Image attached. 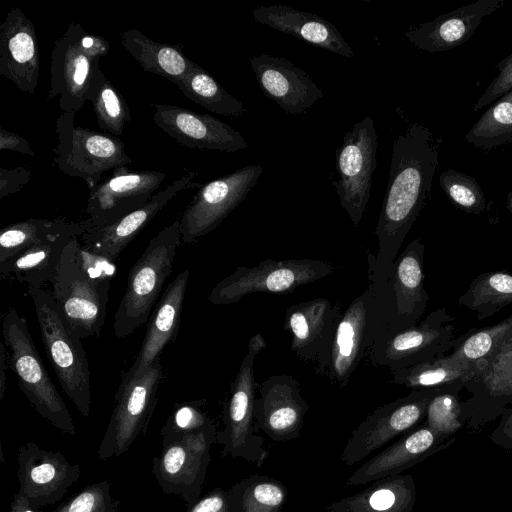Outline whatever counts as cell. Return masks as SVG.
I'll return each instance as SVG.
<instances>
[{"label":"cell","mask_w":512,"mask_h":512,"mask_svg":"<svg viewBox=\"0 0 512 512\" xmlns=\"http://www.w3.org/2000/svg\"><path fill=\"white\" fill-rule=\"evenodd\" d=\"M440 139L420 123H413L393 142L389 179L375 235L376 254L367 259L389 271L408 232L431 197L439 165Z\"/></svg>","instance_id":"obj_1"},{"label":"cell","mask_w":512,"mask_h":512,"mask_svg":"<svg viewBox=\"0 0 512 512\" xmlns=\"http://www.w3.org/2000/svg\"><path fill=\"white\" fill-rule=\"evenodd\" d=\"M425 246L413 239L392 268L381 272L368 262L366 345L371 347L417 324L424 314L429 295L424 287Z\"/></svg>","instance_id":"obj_2"},{"label":"cell","mask_w":512,"mask_h":512,"mask_svg":"<svg viewBox=\"0 0 512 512\" xmlns=\"http://www.w3.org/2000/svg\"><path fill=\"white\" fill-rule=\"evenodd\" d=\"M45 351L62 390L80 413H90V369L81 339L61 314L52 294L42 286L27 287Z\"/></svg>","instance_id":"obj_3"},{"label":"cell","mask_w":512,"mask_h":512,"mask_svg":"<svg viewBox=\"0 0 512 512\" xmlns=\"http://www.w3.org/2000/svg\"><path fill=\"white\" fill-rule=\"evenodd\" d=\"M181 241L180 217L153 237L133 265L116 310L113 332L124 338L146 323L166 279L172 272Z\"/></svg>","instance_id":"obj_4"},{"label":"cell","mask_w":512,"mask_h":512,"mask_svg":"<svg viewBox=\"0 0 512 512\" xmlns=\"http://www.w3.org/2000/svg\"><path fill=\"white\" fill-rule=\"evenodd\" d=\"M2 336L10 352L9 367L31 405L62 433L74 435L76 430L69 410L45 369L25 318L13 306L4 315Z\"/></svg>","instance_id":"obj_5"},{"label":"cell","mask_w":512,"mask_h":512,"mask_svg":"<svg viewBox=\"0 0 512 512\" xmlns=\"http://www.w3.org/2000/svg\"><path fill=\"white\" fill-rule=\"evenodd\" d=\"M80 245L78 237L68 242L50 283L61 314L82 340L101 333L112 282L96 280L85 272L79 257Z\"/></svg>","instance_id":"obj_6"},{"label":"cell","mask_w":512,"mask_h":512,"mask_svg":"<svg viewBox=\"0 0 512 512\" xmlns=\"http://www.w3.org/2000/svg\"><path fill=\"white\" fill-rule=\"evenodd\" d=\"M108 51L105 38L87 32L79 23H70L54 41L47 100L60 96L59 107L63 112H78L87 101L99 60Z\"/></svg>","instance_id":"obj_7"},{"label":"cell","mask_w":512,"mask_h":512,"mask_svg":"<svg viewBox=\"0 0 512 512\" xmlns=\"http://www.w3.org/2000/svg\"><path fill=\"white\" fill-rule=\"evenodd\" d=\"M162 378L160 358L135 374L125 373L97 451L100 460L121 456L140 435L146 434Z\"/></svg>","instance_id":"obj_8"},{"label":"cell","mask_w":512,"mask_h":512,"mask_svg":"<svg viewBox=\"0 0 512 512\" xmlns=\"http://www.w3.org/2000/svg\"><path fill=\"white\" fill-rule=\"evenodd\" d=\"M266 348L260 333L252 336L247 352L231 385L230 395L224 409V427L217 432L216 443L223 454L241 458L260 467L269 452L263 447V439L254 432V404L257 384L254 377L256 356Z\"/></svg>","instance_id":"obj_9"},{"label":"cell","mask_w":512,"mask_h":512,"mask_svg":"<svg viewBox=\"0 0 512 512\" xmlns=\"http://www.w3.org/2000/svg\"><path fill=\"white\" fill-rule=\"evenodd\" d=\"M73 112H62L56 120L57 145L53 162L70 176L82 178L89 189L103 174L133 162L117 137L74 125Z\"/></svg>","instance_id":"obj_10"},{"label":"cell","mask_w":512,"mask_h":512,"mask_svg":"<svg viewBox=\"0 0 512 512\" xmlns=\"http://www.w3.org/2000/svg\"><path fill=\"white\" fill-rule=\"evenodd\" d=\"M335 269L332 264L317 259H265L253 267H237L215 285L208 300L215 305H228L253 293L287 294L328 276Z\"/></svg>","instance_id":"obj_11"},{"label":"cell","mask_w":512,"mask_h":512,"mask_svg":"<svg viewBox=\"0 0 512 512\" xmlns=\"http://www.w3.org/2000/svg\"><path fill=\"white\" fill-rule=\"evenodd\" d=\"M377 145L374 121L366 116L345 132L336 150L335 168L339 179H333V185L341 207L355 226L362 220L370 198Z\"/></svg>","instance_id":"obj_12"},{"label":"cell","mask_w":512,"mask_h":512,"mask_svg":"<svg viewBox=\"0 0 512 512\" xmlns=\"http://www.w3.org/2000/svg\"><path fill=\"white\" fill-rule=\"evenodd\" d=\"M217 432L213 424L162 443L161 453L152 459V473L164 493L181 497L187 506L198 500Z\"/></svg>","instance_id":"obj_13"},{"label":"cell","mask_w":512,"mask_h":512,"mask_svg":"<svg viewBox=\"0 0 512 512\" xmlns=\"http://www.w3.org/2000/svg\"><path fill=\"white\" fill-rule=\"evenodd\" d=\"M446 388L412 390L375 409L353 430L341 453V461L352 466L397 436L413 430L425 418L431 399Z\"/></svg>","instance_id":"obj_14"},{"label":"cell","mask_w":512,"mask_h":512,"mask_svg":"<svg viewBox=\"0 0 512 512\" xmlns=\"http://www.w3.org/2000/svg\"><path fill=\"white\" fill-rule=\"evenodd\" d=\"M454 321L445 307L438 308L414 326L375 343L369 360L394 371L443 357L458 343Z\"/></svg>","instance_id":"obj_15"},{"label":"cell","mask_w":512,"mask_h":512,"mask_svg":"<svg viewBox=\"0 0 512 512\" xmlns=\"http://www.w3.org/2000/svg\"><path fill=\"white\" fill-rule=\"evenodd\" d=\"M262 172V165H248L201 186L180 217L182 243L192 244L220 225L245 200Z\"/></svg>","instance_id":"obj_16"},{"label":"cell","mask_w":512,"mask_h":512,"mask_svg":"<svg viewBox=\"0 0 512 512\" xmlns=\"http://www.w3.org/2000/svg\"><path fill=\"white\" fill-rule=\"evenodd\" d=\"M166 174L157 170L132 171L127 166L89 189L86 212L93 229L117 222L145 205L158 191Z\"/></svg>","instance_id":"obj_17"},{"label":"cell","mask_w":512,"mask_h":512,"mask_svg":"<svg viewBox=\"0 0 512 512\" xmlns=\"http://www.w3.org/2000/svg\"><path fill=\"white\" fill-rule=\"evenodd\" d=\"M342 303L327 298H315L289 306L284 328L291 335V349L304 362L317 365L324 374L331 354Z\"/></svg>","instance_id":"obj_18"},{"label":"cell","mask_w":512,"mask_h":512,"mask_svg":"<svg viewBox=\"0 0 512 512\" xmlns=\"http://www.w3.org/2000/svg\"><path fill=\"white\" fill-rule=\"evenodd\" d=\"M17 463L18 492L39 508L56 504L81 475L80 465L34 442L19 448Z\"/></svg>","instance_id":"obj_19"},{"label":"cell","mask_w":512,"mask_h":512,"mask_svg":"<svg viewBox=\"0 0 512 512\" xmlns=\"http://www.w3.org/2000/svg\"><path fill=\"white\" fill-rule=\"evenodd\" d=\"M464 389L470 396L461 402L462 418L475 433L512 404V345L471 373Z\"/></svg>","instance_id":"obj_20"},{"label":"cell","mask_w":512,"mask_h":512,"mask_svg":"<svg viewBox=\"0 0 512 512\" xmlns=\"http://www.w3.org/2000/svg\"><path fill=\"white\" fill-rule=\"evenodd\" d=\"M308 410L299 381L287 374L273 375L259 385L254 404L255 425L273 441L293 440L300 436Z\"/></svg>","instance_id":"obj_21"},{"label":"cell","mask_w":512,"mask_h":512,"mask_svg":"<svg viewBox=\"0 0 512 512\" xmlns=\"http://www.w3.org/2000/svg\"><path fill=\"white\" fill-rule=\"evenodd\" d=\"M154 123L179 144L195 149L237 152L248 144L243 135L209 115L171 104L153 103Z\"/></svg>","instance_id":"obj_22"},{"label":"cell","mask_w":512,"mask_h":512,"mask_svg":"<svg viewBox=\"0 0 512 512\" xmlns=\"http://www.w3.org/2000/svg\"><path fill=\"white\" fill-rule=\"evenodd\" d=\"M455 441L454 436L447 438L424 422L360 465L347 479L345 487L399 475L435 453L449 448Z\"/></svg>","instance_id":"obj_23"},{"label":"cell","mask_w":512,"mask_h":512,"mask_svg":"<svg viewBox=\"0 0 512 512\" xmlns=\"http://www.w3.org/2000/svg\"><path fill=\"white\" fill-rule=\"evenodd\" d=\"M249 61L262 92L286 113L302 114L324 97L311 77L284 57L260 53Z\"/></svg>","instance_id":"obj_24"},{"label":"cell","mask_w":512,"mask_h":512,"mask_svg":"<svg viewBox=\"0 0 512 512\" xmlns=\"http://www.w3.org/2000/svg\"><path fill=\"white\" fill-rule=\"evenodd\" d=\"M40 74V54L32 21L18 7L0 24V75L23 92L34 95Z\"/></svg>","instance_id":"obj_25"},{"label":"cell","mask_w":512,"mask_h":512,"mask_svg":"<svg viewBox=\"0 0 512 512\" xmlns=\"http://www.w3.org/2000/svg\"><path fill=\"white\" fill-rule=\"evenodd\" d=\"M196 176V171H187L163 190L158 191L145 205L117 222L100 229H89L81 236L82 245L115 262L124 248L174 196L183 190L200 187L199 183L193 182Z\"/></svg>","instance_id":"obj_26"},{"label":"cell","mask_w":512,"mask_h":512,"mask_svg":"<svg viewBox=\"0 0 512 512\" xmlns=\"http://www.w3.org/2000/svg\"><path fill=\"white\" fill-rule=\"evenodd\" d=\"M505 4V0H478L436 19L412 25L405 38L415 47L435 53L460 46L475 33L483 19Z\"/></svg>","instance_id":"obj_27"},{"label":"cell","mask_w":512,"mask_h":512,"mask_svg":"<svg viewBox=\"0 0 512 512\" xmlns=\"http://www.w3.org/2000/svg\"><path fill=\"white\" fill-rule=\"evenodd\" d=\"M256 22L329 52L352 57L354 52L334 24L323 17L287 5H259L252 10Z\"/></svg>","instance_id":"obj_28"},{"label":"cell","mask_w":512,"mask_h":512,"mask_svg":"<svg viewBox=\"0 0 512 512\" xmlns=\"http://www.w3.org/2000/svg\"><path fill=\"white\" fill-rule=\"evenodd\" d=\"M367 302L366 289L352 300L336 328L328 365L323 375L340 388L348 384L361 359L368 356Z\"/></svg>","instance_id":"obj_29"},{"label":"cell","mask_w":512,"mask_h":512,"mask_svg":"<svg viewBox=\"0 0 512 512\" xmlns=\"http://www.w3.org/2000/svg\"><path fill=\"white\" fill-rule=\"evenodd\" d=\"M189 271L169 283L148 323L139 353L126 374L132 375L160 358L163 348L175 338L184 303Z\"/></svg>","instance_id":"obj_30"},{"label":"cell","mask_w":512,"mask_h":512,"mask_svg":"<svg viewBox=\"0 0 512 512\" xmlns=\"http://www.w3.org/2000/svg\"><path fill=\"white\" fill-rule=\"evenodd\" d=\"M417 491L410 474L372 482L366 489L326 506L327 512H412Z\"/></svg>","instance_id":"obj_31"},{"label":"cell","mask_w":512,"mask_h":512,"mask_svg":"<svg viewBox=\"0 0 512 512\" xmlns=\"http://www.w3.org/2000/svg\"><path fill=\"white\" fill-rule=\"evenodd\" d=\"M92 227L89 218L81 221L31 218L6 226L0 233V263L32 246L51 242L63 236H82Z\"/></svg>","instance_id":"obj_32"},{"label":"cell","mask_w":512,"mask_h":512,"mask_svg":"<svg viewBox=\"0 0 512 512\" xmlns=\"http://www.w3.org/2000/svg\"><path fill=\"white\" fill-rule=\"evenodd\" d=\"M119 37L125 50L145 72L172 83L183 77L193 62L183 54L182 46L156 42L137 29L122 31Z\"/></svg>","instance_id":"obj_33"},{"label":"cell","mask_w":512,"mask_h":512,"mask_svg":"<svg viewBox=\"0 0 512 512\" xmlns=\"http://www.w3.org/2000/svg\"><path fill=\"white\" fill-rule=\"evenodd\" d=\"M73 236L32 246L9 260L0 263L1 279L13 277L29 286L50 282L68 242Z\"/></svg>","instance_id":"obj_34"},{"label":"cell","mask_w":512,"mask_h":512,"mask_svg":"<svg viewBox=\"0 0 512 512\" xmlns=\"http://www.w3.org/2000/svg\"><path fill=\"white\" fill-rule=\"evenodd\" d=\"M510 345H512V314L493 326L470 329L458 337L457 345L448 356L467 366L473 373Z\"/></svg>","instance_id":"obj_35"},{"label":"cell","mask_w":512,"mask_h":512,"mask_svg":"<svg viewBox=\"0 0 512 512\" xmlns=\"http://www.w3.org/2000/svg\"><path fill=\"white\" fill-rule=\"evenodd\" d=\"M185 97L210 112L238 117L244 104L229 94L205 69L192 62L188 72L174 83Z\"/></svg>","instance_id":"obj_36"},{"label":"cell","mask_w":512,"mask_h":512,"mask_svg":"<svg viewBox=\"0 0 512 512\" xmlns=\"http://www.w3.org/2000/svg\"><path fill=\"white\" fill-rule=\"evenodd\" d=\"M457 302L474 311L479 321L492 317L512 304V274L493 271L477 275Z\"/></svg>","instance_id":"obj_37"},{"label":"cell","mask_w":512,"mask_h":512,"mask_svg":"<svg viewBox=\"0 0 512 512\" xmlns=\"http://www.w3.org/2000/svg\"><path fill=\"white\" fill-rule=\"evenodd\" d=\"M471 373L467 366L448 355L391 371L393 383L412 390L451 386L464 387V383Z\"/></svg>","instance_id":"obj_38"},{"label":"cell","mask_w":512,"mask_h":512,"mask_svg":"<svg viewBox=\"0 0 512 512\" xmlns=\"http://www.w3.org/2000/svg\"><path fill=\"white\" fill-rule=\"evenodd\" d=\"M235 512H281L288 490L278 479L252 475L228 489Z\"/></svg>","instance_id":"obj_39"},{"label":"cell","mask_w":512,"mask_h":512,"mask_svg":"<svg viewBox=\"0 0 512 512\" xmlns=\"http://www.w3.org/2000/svg\"><path fill=\"white\" fill-rule=\"evenodd\" d=\"M87 100L92 103L100 129L110 135L121 136L125 124L131 121L130 108L100 66L91 79Z\"/></svg>","instance_id":"obj_40"},{"label":"cell","mask_w":512,"mask_h":512,"mask_svg":"<svg viewBox=\"0 0 512 512\" xmlns=\"http://www.w3.org/2000/svg\"><path fill=\"white\" fill-rule=\"evenodd\" d=\"M465 140L483 150L512 143V90L482 114L465 135Z\"/></svg>","instance_id":"obj_41"},{"label":"cell","mask_w":512,"mask_h":512,"mask_svg":"<svg viewBox=\"0 0 512 512\" xmlns=\"http://www.w3.org/2000/svg\"><path fill=\"white\" fill-rule=\"evenodd\" d=\"M463 386H453L435 395L428 404L425 423L437 433L451 438L466 426L462 418L459 393Z\"/></svg>","instance_id":"obj_42"},{"label":"cell","mask_w":512,"mask_h":512,"mask_svg":"<svg viewBox=\"0 0 512 512\" xmlns=\"http://www.w3.org/2000/svg\"><path fill=\"white\" fill-rule=\"evenodd\" d=\"M439 185L456 208L475 215L486 209L484 193L474 177L449 169L440 174Z\"/></svg>","instance_id":"obj_43"},{"label":"cell","mask_w":512,"mask_h":512,"mask_svg":"<svg viewBox=\"0 0 512 512\" xmlns=\"http://www.w3.org/2000/svg\"><path fill=\"white\" fill-rule=\"evenodd\" d=\"M107 480L83 488L54 512H118L120 501L112 498Z\"/></svg>","instance_id":"obj_44"},{"label":"cell","mask_w":512,"mask_h":512,"mask_svg":"<svg viewBox=\"0 0 512 512\" xmlns=\"http://www.w3.org/2000/svg\"><path fill=\"white\" fill-rule=\"evenodd\" d=\"M213 424L214 422L201 409L200 402H186L175 406L159 434L162 437V443H166Z\"/></svg>","instance_id":"obj_45"},{"label":"cell","mask_w":512,"mask_h":512,"mask_svg":"<svg viewBox=\"0 0 512 512\" xmlns=\"http://www.w3.org/2000/svg\"><path fill=\"white\" fill-rule=\"evenodd\" d=\"M496 68L499 73L474 104L475 112L512 90V53L500 61Z\"/></svg>","instance_id":"obj_46"},{"label":"cell","mask_w":512,"mask_h":512,"mask_svg":"<svg viewBox=\"0 0 512 512\" xmlns=\"http://www.w3.org/2000/svg\"><path fill=\"white\" fill-rule=\"evenodd\" d=\"M79 257L83 269L90 277L99 281L112 282L116 274V264L113 260L92 252L82 243L79 247Z\"/></svg>","instance_id":"obj_47"},{"label":"cell","mask_w":512,"mask_h":512,"mask_svg":"<svg viewBox=\"0 0 512 512\" xmlns=\"http://www.w3.org/2000/svg\"><path fill=\"white\" fill-rule=\"evenodd\" d=\"M185 512H235L229 490L217 487L187 506Z\"/></svg>","instance_id":"obj_48"},{"label":"cell","mask_w":512,"mask_h":512,"mask_svg":"<svg viewBox=\"0 0 512 512\" xmlns=\"http://www.w3.org/2000/svg\"><path fill=\"white\" fill-rule=\"evenodd\" d=\"M32 170L27 166L0 169V199L18 193L31 179Z\"/></svg>","instance_id":"obj_49"},{"label":"cell","mask_w":512,"mask_h":512,"mask_svg":"<svg viewBox=\"0 0 512 512\" xmlns=\"http://www.w3.org/2000/svg\"><path fill=\"white\" fill-rule=\"evenodd\" d=\"M491 442L512 451V407H506L500 415L497 427L489 435Z\"/></svg>","instance_id":"obj_50"},{"label":"cell","mask_w":512,"mask_h":512,"mask_svg":"<svg viewBox=\"0 0 512 512\" xmlns=\"http://www.w3.org/2000/svg\"><path fill=\"white\" fill-rule=\"evenodd\" d=\"M0 150H10L30 156L35 155L34 150L24 137L7 131L2 126H0Z\"/></svg>","instance_id":"obj_51"},{"label":"cell","mask_w":512,"mask_h":512,"mask_svg":"<svg viewBox=\"0 0 512 512\" xmlns=\"http://www.w3.org/2000/svg\"><path fill=\"white\" fill-rule=\"evenodd\" d=\"M9 512H41L40 508L33 505L26 497L17 492L13 496Z\"/></svg>","instance_id":"obj_52"},{"label":"cell","mask_w":512,"mask_h":512,"mask_svg":"<svg viewBox=\"0 0 512 512\" xmlns=\"http://www.w3.org/2000/svg\"><path fill=\"white\" fill-rule=\"evenodd\" d=\"M9 367L8 350L4 343L0 344V400L4 397L6 389V371Z\"/></svg>","instance_id":"obj_53"},{"label":"cell","mask_w":512,"mask_h":512,"mask_svg":"<svg viewBox=\"0 0 512 512\" xmlns=\"http://www.w3.org/2000/svg\"><path fill=\"white\" fill-rule=\"evenodd\" d=\"M506 207L512 214V190L507 195Z\"/></svg>","instance_id":"obj_54"}]
</instances>
